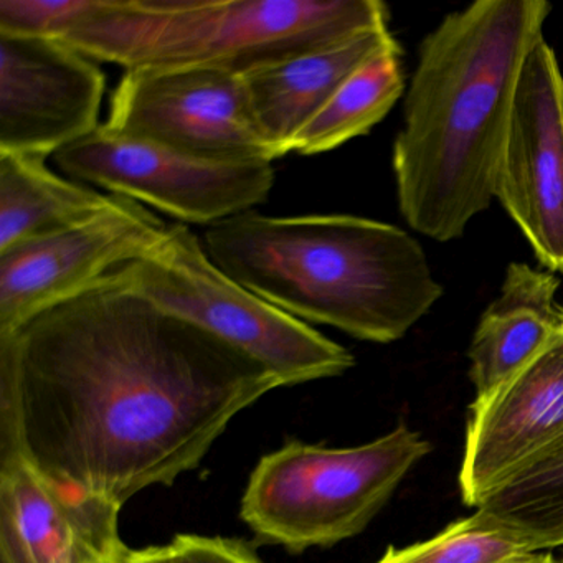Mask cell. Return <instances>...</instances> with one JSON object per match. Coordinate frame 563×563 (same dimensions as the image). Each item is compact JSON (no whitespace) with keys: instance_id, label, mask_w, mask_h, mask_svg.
Returning a JSON list of instances; mask_svg holds the SVG:
<instances>
[{"instance_id":"3","label":"cell","mask_w":563,"mask_h":563,"mask_svg":"<svg viewBox=\"0 0 563 563\" xmlns=\"http://www.w3.org/2000/svg\"><path fill=\"white\" fill-rule=\"evenodd\" d=\"M203 246L260 298L361 341H400L443 296L418 240L362 217L249 210L210 225Z\"/></svg>"},{"instance_id":"23","label":"cell","mask_w":563,"mask_h":563,"mask_svg":"<svg viewBox=\"0 0 563 563\" xmlns=\"http://www.w3.org/2000/svg\"><path fill=\"white\" fill-rule=\"evenodd\" d=\"M504 563H555L552 556L547 553H522V555L514 556V559L506 560Z\"/></svg>"},{"instance_id":"10","label":"cell","mask_w":563,"mask_h":563,"mask_svg":"<svg viewBox=\"0 0 563 563\" xmlns=\"http://www.w3.org/2000/svg\"><path fill=\"white\" fill-rule=\"evenodd\" d=\"M167 229L143 203L111 196L87 222L0 253V334L143 258Z\"/></svg>"},{"instance_id":"6","label":"cell","mask_w":563,"mask_h":563,"mask_svg":"<svg viewBox=\"0 0 563 563\" xmlns=\"http://www.w3.org/2000/svg\"><path fill=\"white\" fill-rule=\"evenodd\" d=\"M120 273L137 295L265 365L282 387L354 367L347 349L225 275L189 227H169L146 256L120 266Z\"/></svg>"},{"instance_id":"7","label":"cell","mask_w":563,"mask_h":563,"mask_svg":"<svg viewBox=\"0 0 563 563\" xmlns=\"http://www.w3.org/2000/svg\"><path fill=\"white\" fill-rule=\"evenodd\" d=\"M111 133L200 159H276L242 75L217 68H133L114 88Z\"/></svg>"},{"instance_id":"16","label":"cell","mask_w":563,"mask_h":563,"mask_svg":"<svg viewBox=\"0 0 563 563\" xmlns=\"http://www.w3.org/2000/svg\"><path fill=\"white\" fill-rule=\"evenodd\" d=\"M110 202L52 173L45 157L0 153V253L74 229Z\"/></svg>"},{"instance_id":"5","label":"cell","mask_w":563,"mask_h":563,"mask_svg":"<svg viewBox=\"0 0 563 563\" xmlns=\"http://www.w3.org/2000/svg\"><path fill=\"white\" fill-rule=\"evenodd\" d=\"M430 451V441L407 424L361 446L288 441L256 464L240 517L268 545L328 549L364 532Z\"/></svg>"},{"instance_id":"12","label":"cell","mask_w":563,"mask_h":563,"mask_svg":"<svg viewBox=\"0 0 563 563\" xmlns=\"http://www.w3.org/2000/svg\"><path fill=\"white\" fill-rule=\"evenodd\" d=\"M563 443V329L489 397L474 400L461 497L477 507L520 467Z\"/></svg>"},{"instance_id":"13","label":"cell","mask_w":563,"mask_h":563,"mask_svg":"<svg viewBox=\"0 0 563 563\" xmlns=\"http://www.w3.org/2000/svg\"><path fill=\"white\" fill-rule=\"evenodd\" d=\"M123 507L0 461V563H107L126 555Z\"/></svg>"},{"instance_id":"25","label":"cell","mask_w":563,"mask_h":563,"mask_svg":"<svg viewBox=\"0 0 563 563\" xmlns=\"http://www.w3.org/2000/svg\"><path fill=\"white\" fill-rule=\"evenodd\" d=\"M563 563V562H562Z\"/></svg>"},{"instance_id":"9","label":"cell","mask_w":563,"mask_h":563,"mask_svg":"<svg viewBox=\"0 0 563 563\" xmlns=\"http://www.w3.org/2000/svg\"><path fill=\"white\" fill-rule=\"evenodd\" d=\"M494 199L543 269L563 272V75L540 38L523 62L494 179Z\"/></svg>"},{"instance_id":"21","label":"cell","mask_w":563,"mask_h":563,"mask_svg":"<svg viewBox=\"0 0 563 563\" xmlns=\"http://www.w3.org/2000/svg\"><path fill=\"white\" fill-rule=\"evenodd\" d=\"M166 549L174 563H263L249 542L232 537L179 533Z\"/></svg>"},{"instance_id":"14","label":"cell","mask_w":563,"mask_h":563,"mask_svg":"<svg viewBox=\"0 0 563 563\" xmlns=\"http://www.w3.org/2000/svg\"><path fill=\"white\" fill-rule=\"evenodd\" d=\"M400 48L390 29L364 32L328 47L243 74L253 111L276 159L362 65Z\"/></svg>"},{"instance_id":"22","label":"cell","mask_w":563,"mask_h":563,"mask_svg":"<svg viewBox=\"0 0 563 563\" xmlns=\"http://www.w3.org/2000/svg\"><path fill=\"white\" fill-rule=\"evenodd\" d=\"M130 563H174L166 545L146 547L141 550H130Z\"/></svg>"},{"instance_id":"2","label":"cell","mask_w":563,"mask_h":563,"mask_svg":"<svg viewBox=\"0 0 563 563\" xmlns=\"http://www.w3.org/2000/svg\"><path fill=\"white\" fill-rule=\"evenodd\" d=\"M550 12L545 0H477L421 41L391 156L398 209L421 235L461 239L489 209L517 80Z\"/></svg>"},{"instance_id":"19","label":"cell","mask_w":563,"mask_h":563,"mask_svg":"<svg viewBox=\"0 0 563 563\" xmlns=\"http://www.w3.org/2000/svg\"><path fill=\"white\" fill-rule=\"evenodd\" d=\"M522 553L529 552L470 516L454 520L424 542L404 549L388 547L377 563H504Z\"/></svg>"},{"instance_id":"15","label":"cell","mask_w":563,"mask_h":563,"mask_svg":"<svg viewBox=\"0 0 563 563\" xmlns=\"http://www.w3.org/2000/svg\"><path fill=\"white\" fill-rule=\"evenodd\" d=\"M560 279L549 269L510 263L499 296L474 329L470 378L476 400L489 397L563 329Z\"/></svg>"},{"instance_id":"11","label":"cell","mask_w":563,"mask_h":563,"mask_svg":"<svg viewBox=\"0 0 563 563\" xmlns=\"http://www.w3.org/2000/svg\"><path fill=\"white\" fill-rule=\"evenodd\" d=\"M107 77L51 38L0 34V153L58 154L101 126Z\"/></svg>"},{"instance_id":"18","label":"cell","mask_w":563,"mask_h":563,"mask_svg":"<svg viewBox=\"0 0 563 563\" xmlns=\"http://www.w3.org/2000/svg\"><path fill=\"white\" fill-rule=\"evenodd\" d=\"M404 51L384 52L362 65L292 143L302 156L338 150L385 120L405 91Z\"/></svg>"},{"instance_id":"8","label":"cell","mask_w":563,"mask_h":563,"mask_svg":"<svg viewBox=\"0 0 563 563\" xmlns=\"http://www.w3.org/2000/svg\"><path fill=\"white\" fill-rule=\"evenodd\" d=\"M77 183L128 197L186 223L213 225L266 202L275 183L268 161L219 163L111 133L90 136L55 154Z\"/></svg>"},{"instance_id":"20","label":"cell","mask_w":563,"mask_h":563,"mask_svg":"<svg viewBox=\"0 0 563 563\" xmlns=\"http://www.w3.org/2000/svg\"><path fill=\"white\" fill-rule=\"evenodd\" d=\"M97 0H0V34L62 41Z\"/></svg>"},{"instance_id":"17","label":"cell","mask_w":563,"mask_h":563,"mask_svg":"<svg viewBox=\"0 0 563 563\" xmlns=\"http://www.w3.org/2000/svg\"><path fill=\"white\" fill-rule=\"evenodd\" d=\"M473 517L526 552L563 547V443L494 487Z\"/></svg>"},{"instance_id":"4","label":"cell","mask_w":563,"mask_h":563,"mask_svg":"<svg viewBox=\"0 0 563 563\" xmlns=\"http://www.w3.org/2000/svg\"><path fill=\"white\" fill-rule=\"evenodd\" d=\"M380 0H97L62 42L133 68H217L243 75L388 29Z\"/></svg>"},{"instance_id":"24","label":"cell","mask_w":563,"mask_h":563,"mask_svg":"<svg viewBox=\"0 0 563 563\" xmlns=\"http://www.w3.org/2000/svg\"><path fill=\"white\" fill-rule=\"evenodd\" d=\"M130 550H128L126 555L121 556V559L111 560V562H107V563H130V559H128V555H130Z\"/></svg>"},{"instance_id":"1","label":"cell","mask_w":563,"mask_h":563,"mask_svg":"<svg viewBox=\"0 0 563 563\" xmlns=\"http://www.w3.org/2000/svg\"><path fill=\"white\" fill-rule=\"evenodd\" d=\"M278 378L120 268L0 334V461L123 507L196 470Z\"/></svg>"}]
</instances>
